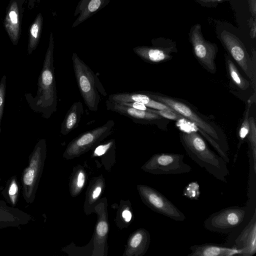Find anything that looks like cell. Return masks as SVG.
Instances as JSON below:
<instances>
[{
	"label": "cell",
	"instance_id": "cell-31",
	"mask_svg": "<svg viewBox=\"0 0 256 256\" xmlns=\"http://www.w3.org/2000/svg\"><path fill=\"white\" fill-rule=\"evenodd\" d=\"M114 142L110 141L107 144H102L97 146L94 150V154L98 156L104 154L110 148Z\"/></svg>",
	"mask_w": 256,
	"mask_h": 256
},
{
	"label": "cell",
	"instance_id": "cell-38",
	"mask_svg": "<svg viewBox=\"0 0 256 256\" xmlns=\"http://www.w3.org/2000/svg\"><path fill=\"white\" fill-rule=\"evenodd\" d=\"M122 216L126 222H129L131 219L132 214L129 210H125L122 212Z\"/></svg>",
	"mask_w": 256,
	"mask_h": 256
},
{
	"label": "cell",
	"instance_id": "cell-12",
	"mask_svg": "<svg viewBox=\"0 0 256 256\" xmlns=\"http://www.w3.org/2000/svg\"><path fill=\"white\" fill-rule=\"evenodd\" d=\"M45 150L46 140L41 139L36 145L30 156V165L24 172L22 179L24 192L28 200H31L32 196H34V189L40 170V162Z\"/></svg>",
	"mask_w": 256,
	"mask_h": 256
},
{
	"label": "cell",
	"instance_id": "cell-9",
	"mask_svg": "<svg viewBox=\"0 0 256 256\" xmlns=\"http://www.w3.org/2000/svg\"><path fill=\"white\" fill-rule=\"evenodd\" d=\"M182 154L160 153L154 155L146 165L150 172L157 174H176L189 172L192 168L183 161Z\"/></svg>",
	"mask_w": 256,
	"mask_h": 256
},
{
	"label": "cell",
	"instance_id": "cell-1",
	"mask_svg": "<svg viewBox=\"0 0 256 256\" xmlns=\"http://www.w3.org/2000/svg\"><path fill=\"white\" fill-rule=\"evenodd\" d=\"M54 38L50 32L48 47L45 54L42 68L38 82V90L35 96L31 94H24L31 110L41 114L48 119L57 110L58 96L54 65Z\"/></svg>",
	"mask_w": 256,
	"mask_h": 256
},
{
	"label": "cell",
	"instance_id": "cell-25",
	"mask_svg": "<svg viewBox=\"0 0 256 256\" xmlns=\"http://www.w3.org/2000/svg\"><path fill=\"white\" fill-rule=\"evenodd\" d=\"M183 196L192 200H197L200 194V185L197 182H190L184 189Z\"/></svg>",
	"mask_w": 256,
	"mask_h": 256
},
{
	"label": "cell",
	"instance_id": "cell-40",
	"mask_svg": "<svg viewBox=\"0 0 256 256\" xmlns=\"http://www.w3.org/2000/svg\"><path fill=\"white\" fill-rule=\"evenodd\" d=\"M101 192V188L100 187H97L94 191L92 194V198H96L100 195Z\"/></svg>",
	"mask_w": 256,
	"mask_h": 256
},
{
	"label": "cell",
	"instance_id": "cell-29",
	"mask_svg": "<svg viewBox=\"0 0 256 256\" xmlns=\"http://www.w3.org/2000/svg\"><path fill=\"white\" fill-rule=\"evenodd\" d=\"M252 55L251 56L252 62V68L253 72V81L254 84L252 88L254 92L256 88V52L254 48L252 50Z\"/></svg>",
	"mask_w": 256,
	"mask_h": 256
},
{
	"label": "cell",
	"instance_id": "cell-39",
	"mask_svg": "<svg viewBox=\"0 0 256 256\" xmlns=\"http://www.w3.org/2000/svg\"><path fill=\"white\" fill-rule=\"evenodd\" d=\"M29 9H32L40 0H26Z\"/></svg>",
	"mask_w": 256,
	"mask_h": 256
},
{
	"label": "cell",
	"instance_id": "cell-2",
	"mask_svg": "<svg viewBox=\"0 0 256 256\" xmlns=\"http://www.w3.org/2000/svg\"><path fill=\"white\" fill-rule=\"evenodd\" d=\"M152 99L166 104L184 119L194 123L209 142L215 146L217 144L228 154V144L222 132L212 122L196 110L193 106L184 101L160 94L144 91Z\"/></svg>",
	"mask_w": 256,
	"mask_h": 256
},
{
	"label": "cell",
	"instance_id": "cell-19",
	"mask_svg": "<svg viewBox=\"0 0 256 256\" xmlns=\"http://www.w3.org/2000/svg\"><path fill=\"white\" fill-rule=\"evenodd\" d=\"M30 216L20 210L8 206L0 201V228L16 226L26 224Z\"/></svg>",
	"mask_w": 256,
	"mask_h": 256
},
{
	"label": "cell",
	"instance_id": "cell-7",
	"mask_svg": "<svg viewBox=\"0 0 256 256\" xmlns=\"http://www.w3.org/2000/svg\"><path fill=\"white\" fill-rule=\"evenodd\" d=\"M218 37L224 48L250 80L253 86L252 58L243 42L236 35L226 30L221 31Z\"/></svg>",
	"mask_w": 256,
	"mask_h": 256
},
{
	"label": "cell",
	"instance_id": "cell-6",
	"mask_svg": "<svg viewBox=\"0 0 256 256\" xmlns=\"http://www.w3.org/2000/svg\"><path fill=\"white\" fill-rule=\"evenodd\" d=\"M188 36L196 60L208 72L214 74L216 71L215 59L218 52L217 45L204 38L199 24L192 26Z\"/></svg>",
	"mask_w": 256,
	"mask_h": 256
},
{
	"label": "cell",
	"instance_id": "cell-30",
	"mask_svg": "<svg viewBox=\"0 0 256 256\" xmlns=\"http://www.w3.org/2000/svg\"><path fill=\"white\" fill-rule=\"evenodd\" d=\"M144 236L142 232L136 234L131 240L130 246L134 248L138 247L141 244H142Z\"/></svg>",
	"mask_w": 256,
	"mask_h": 256
},
{
	"label": "cell",
	"instance_id": "cell-23",
	"mask_svg": "<svg viewBox=\"0 0 256 256\" xmlns=\"http://www.w3.org/2000/svg\"><path fill=\"white\" fill-rule=\"evenodd\" d=\"M249 125L248 135L250 144L249 156L252 160L254 171L256 173V125L253 116L249 117Z\"/></svg>",
	"mask_w": 256,
	"mask_h": 256
},
{
	"label": "cell",
	"instance_id": "cell-4",
	"mask_svg": "<svg viewBox=\"0 0 256 256\" xmlns=\"http://www.w3.org/2000/svg\"><path fill=\"white\" fill-rule=\"evenodd\" d=\"M72 60L78 86L84 104L90 110L96 112L100 94L106 96L107 93L97 76L76 53L72 54Z\"/></svg>",
	"mask_w": 256,
	"mask_h": 256
},
{
	"label": "cell",
	"instance_id": "cell-24",
	"mask_svg": "<svg viewBox=\"0 0 256 256\" xmlns=\"http://www.w3.org/2000/svg\"><path fill=\"white\" fill-rule=\"evenodd\" d=\"M251 102L249 100L248 102V104L247 106V108L246 109V111L245 112V115L244 118V120L240 128V130L238 131V138H239V142L238 145L237 151L236 152V154L234 155V163L235 164L236 160L237 159L238 152L241 146V145L244 142V140H245L246 137L248 136L250 125H249V114L250 111V108L251 106Z\"/></svg>",
	"mask_w": 256,
	"mask_h": 256
},
{
	"label": "cell",
	"instance_id": "cell-35",
	"mask_svg": "<svg viewBox=\"0 0 256 256\" xmlns=\"http://www.w3.org/2000/svg\"><path fill=\"white\" fill-rule=\"evenodd\" d=\"M249 24L250 27V37L252 38H256V18L252 17L249 20Z\"/></svg>",
	"mask_w": 256,
	"mask_h": 256
},
{
	"label": "cell",
	"instance_id": "cell-27",
	"mask_svg": "<svg viewBox=\"0 0 256 256\" xmlns=\"http://www.w3.org/2000/svg\"><path fill=\"white\" fill-rule=\"evenodd\" d=\"M149 112H154L158 114L162 118H166L170 120H178L184 119L183 116L178 113L174 112L172 111L166 110H154L150 108Z\"/></svg>",
	"mask_w": 256,
	"mask_h": 256
},
{
	"label": "cell",
	"instance_id": "cell-20",
	"mask_svg": "<svg viewBox=\"0 0 256 256\" xmlns=\"http://www.w3.org/2000/svg\"><path fill=\"white\" fill-rule=\"evenodd\" d=\"M83 112L82 102L80 101L74 102L68 110L62 123L60 133L66 135L76 128Z\"/></svg>",
	"mask_w": 256,
	"mask_h": 256
},
{
	"label": "cell",
	"instance_id": "cell-11",
	"mask_svg": "<svg viewBox=\"0 0 256 256\" xmlns=\"http://www.w3.org/2000/svg\"><path fill=\"white\" fill-rule=\"evenodd\" d=\"M143 194L149 206L156 212L176 221H184V214L159 192L144 187Z\"/></svg>",
	"mask_w": 256,
	"mask_h": 256
},
{
	"label": "cell",
	"instance_id": "cell-14",
	"mask_svg": "<svg viewBox=\"0 0 256 256\" xmlns=\"http://www.w3.org/2000/svg\"><path fill=\"white\" fill-rule=\"evenodd\" d=\"M114 126V121L110 120L102 126L80 134L72 142L69 150L87 148L108 136Z\"/></svg>",
	"mask_w": 256,
	"mask_h": 256
},
{
	"label": "cell",
	"instance_id": "cell-16",
	"mask_svg": "<svg viewBox=\"0 0 256 256\" xmlns=\"http://www.w3.org/2000/svg\"><path fill=\"white\" fill-rule=\"evenodd\" d=\"M108 100L118 103L139 102L150 108L158 110H166L176 112L166 104L152 99L144 91L114 94L110 95Z\"/></svg>",
	"mask_w": 256,
	"mask_h": 256
},
{
	"label": "cell",
	"instance_id": "cell-28",
	"mask_svg": "<svg viewBox=\"0 0 256 256\" xmlns=\"http://www.w3.org/2000/svg\"><path fill=\"white\" fill-rule=\"evenodd\" d=\"M18 192V187L15 180L12 181L8 190V194L12 202L14 204L16 200V194Z\"/></svg>",
	"mask_w": 256,
	"mask_h": 256
},
{
	"label": "cell",
	"instance_id": "cell-3",
	"mask_svg": "<svg viewBox=\"0 0 256 256\" xmlns=\"http://www.w3.org/2000/svg\"><path fill=\"white\" fill-rule=\"evenodd\" d=\"M180 140L189 156L218 180L226 182L229 174L227 163L212 151L196 132H182Z\"/></svg>",
	"mask_w": 256,
	"mask_h": 256
},
{
	"label": "cell",
	"instance_id": "cell-36",
	"mask_svg": "<svg viewBox=\"0 0 256 256\" xmlns=\"http://www.w3.org/2000/svg\"><path fill=\"white\" fill-rule=\"evenodd\" d=\"M250 10L253 18H256V0H248Z\"/></svg>",
	"mask_w": 256,
	"mask_h": 256
},
{
	"label": "cell",
	"instance_id": "cell-10",
	"mask_svg": "<svg viewBox=\"0 0 256 256\" xmlns=\"http://www.w3.org/2000/svg\"><path fill=\"white\" fill-rule=\"evenodd\" d=\"M26 0H10L4 19V28L14 46L18 44L22 33L24 4Z\"/></svg>",
	"mask_w": 256,
	"mask_h": 256
},
{
	"label": "cell",
	"instance_id": "cell-21",
	"mask_svg": "<svg viewBox=\"0 0 256 256\" xmlns=\"http://www.w3.org/2000/svg\"><path fill=\"white\" fill-rule=\"evenodd\" d=\"M44 18L39 12L30 24L28 34V54H31L36 48L41 37Z\"/></svg>",
	"mask_w": 256,
	"mask_h": 256
},
{
	"label": "cell",
	"instance_id": "cell-13",
	"mask_svg": "<svg viewBox=\"0 0 256 256\" xmlns=\"http://www.w3.org/2000/svg\"><path fill=\"white\" fill-rule=\"evenodd\" d=\"M247 224L238 230L240 232L230 247L242 249V256H252L256 253V208Z\"/></svg>",
	"mask_w": 256,
	"mask_h": 256
},
{
	"label": "cell",
	"instance_id": "cell-8",
	"mask_svg": "<svg viewBox=\"0 0 256 256\" xmlns=\"http://www.w3.org/2000/svg\"><path fill=\"white\" fill-rule=\"evenodd\" d=\"M152 46H138L134 48V52L144 61L157 64L171 60L173 54L177 52L174 41L164 38L152 40Z\"/></svg>",
	"mask_w": 256,
	"mask_h": 256
},
{
	"label": "cell",
	"instance_id": "cell-37",
	"mask_svg": "<svg viewBox=\"0 0 256 256\" xmlns=\"http://www.w3.org/2000/svg\"><path fill=\"white\" fill-rule=\"evenodd\" d=\"M84 182V176L82 172H80L78 178L77 185L79 188H82Z\"/></svg>",
	"mask_w": 256,
	"mask_h": 256
},
{
	"label": "cell",
	"instance_id": "cell-32",
	"mask_svg": "<svg viewBox=\"0 0 256 256\" xmlns=\"http://www.w3.org/2000/svg\"><path fill=\"white\" fill-rule=\"evenodd\" d=\"M127 106H129L130 107H132L133 108L140 110H143L149 112L150 108H149L146 106L144 104L139 102H121L120 103Z\"/></svg>",
	"mask_w": 256,
	"mask_h": 256
},
{
	"label": "cell",
	"instance_id": "cell-18",
	"mask_svg": "<svg viewBox=\"0 0 256 256\" xmlns=\"http://www.w3.org/2000/svg\"><path fill=\"white\" fill-rule=\"evenodd\" d=\"M110 2V0H80L76 8L74 16L78 18L74 22V28L100 11Z\"/></svg>",
	"mask_w": 256,
	"mask_h": 256
},
{
	"label": "cell",
	"instance_id": "cell-33",
	"mask_svg": "<svg viewBox=\"0 0 256 256\" xmlns=\"http://www.w3.org/2000/svg\"><path fill=\"white\" fill-rule=\"evenodd\" d=\"M108 230V226L106 222L102 221L100 222L96 227V232L98 235L101 236H105Z\"/></svg>",
	"mask_w": 256,
	"mask_h": 256
},
{
	"label": "cell",
	"instance_id": "cell-17",
	"mask_svg": "<svg viewBox=\"0 0 256 256\" xmlns=\"http://www.w3.org/2000/svg\"><path fill=\"white\" fill-rule=\"evenodd\" d=\"M188 256H242V249L214 243L194 244L190 247Z\"/></svg>",
	"mask_w": 256,
	"mask_h": 256
},
{
	"label": "cell",
	"instance_id": "cell-15",
	"mask_svg": "<svg viewBox=\"0 0 256 256\" xmlns=\"http://www.w3.org/2000/svg\"><path fill=\"white\" fill-rule=\"evenodd\" d=\"M106 109L132 119L134 122L142 124H155L162 119L158 114L146 110H138L116 102L106 100Z\"/></svg>",
	"mask_w": 256,
	"mask_h": 256
},
{
	"label": "cell",
	"instance_id": "cell-34",
	"mask_svg": "<svg viewBox=\"0 0 256 256\" xmlns=\"http://www.w3.org/2000/svg\"><path fill=\"white\" fill-rule=\"evenodd\" d=\"M202 6L207 7L215 6L225 0H195Z\"/></svg>",
	"mask_w": 256,
	"mask_h": 256
},
{
	"label": "cell",
	"instance_id": "cell-26",
	"mask_svg": "<svg viewBox=\"0 0 256 256\" xmlns=\"http://www.w3.org/2000/svg\"><path fill=\"white\" fill-rule=\"evenodd\" d=\"M6 80V76L4 75L2 76L0 82V133L2 131L1 122L4 114L5 104Z\"/></svg>",
	"mask_w": 256,
	"mask_h": 256
},
{
	"label": "cell",
	"instance_id": "cell-5",
	"mask_svg": "<svg viewBox=\"0 0 256 256\" xmlns=\"http://www.w3.org/2000/svg\"><path fill=\"white\" fill-rule=\"evenodd\" d=\"M252 209L247 205L223 208L208 217L204 222V227L211 232L232 233L245 224Z\"/></svg>",
	"mask_w": 256,
	"mask_h": 256
},
{
	"label": "cell",
	"instance_id": "cell-22",
	"mask_svg": "<svg viewBox=\"0 0 256 256\" xmlns=\"http://www.w3.org/2000/svg\"><path fill=\"white\" fill-rule=\"evenodd\" d=\"M225 62L228 74L231 81L240 90H246L250 86V82L244 78L239 72L237 67L230 56L225 54Z\"/></svg>",
	"mask_w": 256,
	"mask_h": 256
}]
</instances>
